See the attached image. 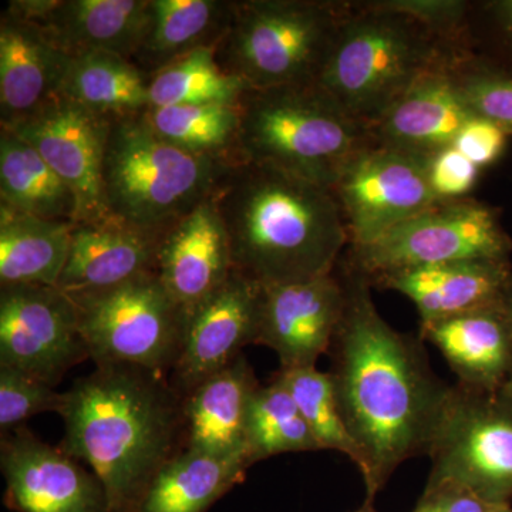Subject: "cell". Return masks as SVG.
<instances>
[{"label": "cell", "instance_id": "cell-1", "mask_svg": "<svg viewBox=\"0 0 512 512\" xmlns=\"http://www.w3.org/2000/svg\"><path fill=\"white\" fill-rule=\"evenodd\" d=\"M346 302L328 352L346 429L362 457L366 501L375 503L404 461L429 456L454 384L434 372L423 340L392 328L365 276L343 268Z\"/></svg>", "mask_w": 512, "mask_h": 512}, {"label": "cell", "instance_id": "cell-2", "mask_svg": "<svg viewBox=\"0 0 512 512\" xmlns=\"http://www.w3.org/2000/svg\"><path fill=\"white\" fill-rule=\"evenodd\" d=\"M60 450L104 485L110 512H141L160 471L184 450L183 397L168 376L96 366L64 392Z\"/></svg>", "mask_w": 512, "mask_h": 512}, {"label": "cell", "instance_id": "cell-3", "mask_svg": "<svg viewBox=\"0 0 512 512\" xmlns=\"http://www.w3.org/2000/svg\"><path fill=\"white\" fill-rule=\"evenodd\" d=\"M227 231L232 271L261 286L332 274L349 242L328 188L269 165H234L211 195Z\"/></svg>", "mask_w": 512, "mask_h": 512}, {"label": "cell", "instance_id": "cell-4", "mask_svg": "<svg viewBox=\"0 0 512 512\" xmlns=\"http://www.w3.org/2000/svg\"><path fill=\"white\" fill-rule=\"evenodd\" d=\"M241 153L332 191L349 164L373 144L369 128L315 83L247 89L238 100Z\"/></svg>", "mask_w": 512, "mask_h": 512}, {"label": "cell", "instance_id": "cell-5", "mask_svg": "<svg viewBox=\"0 0 512 512\" xmlns=\"http://www.w3.org/2000/svg\"><path fill=\"white\" fill-rule=\"evenodd\" d=\"M143 113L110 120L101 174L104 205L110 215L138 227L167 228L208 200L234 165L168 143Z\"/></svg>", "mask_w": 512, "mask_h": 512}, {"label": "cell", "instance_id": "cell-6", "mask_svg": "<svg viewBox=\"0 0 512 512\" xmlns=\"http://www.w3.org/2000/svg\"><path fill=\"white\" fill-rule=\"evenodd\" d=\"M439 67L430 30L367 6L362 15L340 20L316 84L369 128L394 100Z\"/></svg>", "mask_w": 512, "mask_h": 512}, {"label": "cell", "instance_id": "cell-7", "mask_svg": "<svg viewBox=\"0 0 512 512\" xmlns=\"http://www.w3.org/2000/svg\"><path fill=\"white\" fill-rule=\"evenodd\" d=\"M340 6L315 0H241L215 57L249 89L315 83L333 37Z\"/></svg>", "mask_w": 512, "mask_h": 512}, {"label": "cell", "instance_id": "cell-8", "mask_svg": "<svg viewBox=\"0 0 512 512\" xmlns=\"http://www.w3.org/2000/svg\"><path fill=\"white\" fill-rule=\"evenodd\" d=\"M67 295L96 366L143 367L170 377L183 345L187 312L156 272Z\"/></svg>", "mask_w": 512, "mask_h": 512}, {"label": "cell", "instance_id": "cell-9", "mask_svg": "<svg viewBox=\"0 0 512 512\" xmlns=\"http://www.w3.org/2000/svg\"><path fill=\"white\" fill-rule=\"evenodd\" d=\"M427 484L454 483L512 504V380L491 390L454 384L429 451Z\"/></svg>", "mask_w": 512, "mask_h": 512}, {"label": "cell", "instance_id": "cell-10", "mask_svg": "<svg viewBox=\"0 0 512 512\" xmlns=\"http://www.w3.org/2000/svg\"><path fill=\"white\" fill-rule=\"evenodd\" d=\"M512 241L497 212L477 201L443 200L382 238L352 248L345 269L379 276L461 261H510Z\"/></svg>", "mask_w": 512, "mask_h": 512}, {"label": "cell", "instance_id": "cell-11", "mask_svg": "<svg viewBox=\"0 0 512 512\" xmlns=\"http://www.w3.org/2000/svg\"><path fill=\"white\" fill-rule=\"evenodd\" d=\"M430 160L373 141L349 164L332 192L353 248L372 244L443 201L431 187Z\"/></svg>", "mask_w": 512, "mask_h": 512}, {"label": "cell", "instance_id": "cell-12", "mask_svg": "<svg viewBox=\"0 0 512 512\" xmlns=\"http://www.w3.org/2000/svg\"><path fill=\"white\" fill-rule=\"evenodd\" d=\"M90 359L76 309L56 286H0V366L56 387Z\"/></svg>", "mask_w": 512, "mask_h": 512}, {"label": "cell", "instance_id": "cell-13", "mask_svg": "<svg viewBox=\"0 0 512 512\" xmlns=\"http://www.w3.org/2000/svg\"><path fill=\"white\" fill-rule=\"evenodd\" d=\"M110 120L57 94L32 116L3 128L35 148L72 188L79 204L77 222H87L110 215L101 181Z\"/></svg>", "mask_w": 512, "mask_h": 512}, {"label": "cell", "instance_id": "cell-14", "mask_svg": "<svg viewBox=\"0 0 512 512\" xmlns=\"http://www.w3.org/2000/svg\"><path fill=\"white\" fill-rule=\"evenodd\" d=\"M0 468L3 503L15 512H110L109 498L96 474L76 458L52 447L25 426L2 434Z\"/></svg>", "mask_w": 512, "mask_h": 512}, {"label": "cell", "instance_id": "cell-15", "mask_svg": "<svg viewBox=\"0 0 512 512\" xmlns=\"http://www.w3.org/2000/svg\"><path fill=\"white\" fill-rule=\"evenodd\" d=\"M262 286L232 271L228 281L187 312L183 345L170 383L184 397L255 345Z\"/></svg>", "mask_w": 512, "mask_h": 512}, {"label": "cell", "instance_id": "cell-16", "mask_svg": "<svg viewBox=\"0 0 512 512\" xmlns=\"http://www.w3.org/2000/svg\"><path fill=\"white\" fill-rule=\"evenodd\" d=\"M338 269L301 284L262 286L255 345L274 350L281 367H315L328 355L345 309Z\"/></svg>", "mask_w": 512, "mask_h": 512}, {"label": "cell", "instance_id": "cell-17", "mask_svg": "<svg viewBox=\"0 0 512 512\" xmlns=\"http://www.w3.org/2000/svg\"><path fill=\"white\" fill-rule=\"evenodd\" d=\"M148 0H10L6 10L32 22L67 57L114 53L131 60Z\"/></svg>", "mask_w": 512, "mask_h": 512}, {"label": "cell", "instance_id": "cell-18", "mask_svg": "<svg viewBox=\"0 0 512 512\" xmlns=\"http://www.w3.org/2000/svg\"><path fill=\"white\" fill-rule=\"evenodd\" d=\"M473 117L458 77L439 67L394 100L370 124L369 133L380 146L433 158L454 147L458 134Z\"/></svg>", "mask_w": 512, "mask_h": 512}, {"label": "cell", "instance_id": "cell-19", "mask_svg": "<svg viewBox=\"0 0 512 512\" xmlns=\"http://www.w3.org/2000/svg\"><path fill=\"white\" fill-rule=\"evenodd\" d=\"M156 274L185 312L228 281L232 274L228 235L211 197L165 229Z\"/></svg>", "mask_w": 512, "mask_h": 512}, {"label": "cell", "instance_id": "cell-20", "mask_svg": "<svg viewBox=\"0 0 512 512\" xmlns=\"http://www.w3.org/2000/svg\"><path fill=\"white\" fill-rule=\"evenodd\" d=\"M167 228L138 227L114 215L76 222L57 288L66 293L92 291L156 272Z\"/></svg>", "mask_w": 512, "mask_h": 512}, {"label": "cell", "instance_id": "cell-21", "mask_svg": "<svg viewBox=\"0 0 512 512\" xmlns=\"http://www.w3.org/2000/svg\"><path fill=\"white\" fill-rule=\"evenodd\" d=\"M370 285L402 293L420 315V329L505 302L512 289L511 261H461L379 276Z\"/></svg>", "mask_w": 512, "mask_h": 512}, {"label": "cell", "instance_id": "cell-22", "mask_svg": "<svg viewBox=\"0 0 512 512\" xmlns=\"http://www.w3.org/2000/svg\"><path fill=\"white\" fill-rule=\"evenodd\" d=\"M420 338L439 349L457 383L491 390L512 379V319L507 299L420 329Z\"/></svg>", "mask_w": 512, "mask_h": 512}, {"label": "cell", "instance_id": "cell-23", "mask_svg": "<svg viewBox=\"0 0 512 512\" xmlns=\"http://www.w3.org/2000/svg\"><path fill=\"white\" fill-rule=\"evenodd\" d=\"M259 386L261 383L256 379L254 369L242 353L231 365L185 394L184 450L212 456L249 458V406Z\"/></svg>", "mask_w": 512, "mask_h": 512}, {"label": "cell", "instance_id": "cell-24", "mask_svg": "<svg viewBox=\"0 0 512 512\" xmlns=\"http://www.w3.org/2000/svg\"><path fill=\"white\" fill-rule=\"evenodd\" d=\"M67 56L29 20L0 18V127H12L59 94Z\"/></svg>", "mask_w": 512, "mask_h": 512}, {"label": "cell", "instance_id": "cell-25", "mask_svg": "<svg viewBox=\"0 0 512 512\" xmlns=\"http://www.w3.org/2000/svg\"><path fill=\"white\" fill-rule=\"evenodd\" d=\"M232 12L231 0H148L143 35L131 62L151 77L181 57L217 47Z\"/></svg>", "mask_w": 512, "mask_h": 512}, {"label": "cell", "instance_id": "cell-26", "mask_svg": "<svg viewBox=\"0 0 512 512\" xmlns=\"http://www.w3.org/2000/svg\"><path fill=\"white\" fill-rule=\"evenodd\" d=\"M76 222L42 220L0 202V286H56Z\"/></svg>", "mask_w": 512, "mask_h": 512}, {"label": "cell", "instance_id": "cell-27", "mask_svg": "<svg viewBox=\"0 0 512 512\" xmlns=\"http://www.w3.org/2000/svg\"><path fill=\"white\" fill-rule=\"evenodd\" d=\"M251 461L183 450L160 471L141 512H207L244 483Z\"/></svg>", "mask_w": 512, "mask_h": 512}, {"label": "cell", "instance_id": "cell-28", "mask_svg": "<svg viewBox=\"0 0 512 512\" xmlns=\"http://www.w3.org/2000/svg\"><path fill=\"white\" fill-rule=\"evenodd\" d=\"M0 202L42 220L77 222L76 195L45 158L0 127Z\"/></svg>", "mask_w": 512, "mask_h": 512}, {"label": "cell", "instance_id": "cell-29", "mask_svg": "<svg viewBox=\"0 0 512 512\" xmlns=\"http://www.w3.org/2000/svg\"><path fill=\"white\" fill-rule=\"evenodd\" d=\"M150 77L120 55L67 57L59 96L107 119L143 113L150 107Z\"/></svg>", "mask_w": 512, "mask_h": 512}, {"label": "cell", "instance_id": "cell-30", "mask_svg": "<svg viewBox=\"0 0 512 512\" xmlns=\"http://www.w3.org/2000/svg\"><path fill=\"white\" fill-rule=\"evenodd\" d=\"M143 116L154 133L181 150L228 165L245 161L238 103L148 107Z\"/></svg>", "mask_w": 512, "mask_h": 512}, {"label": "cell", "instance_id": "cell-31", "mask_svg": "<svg viewBox=\"0 0 512 512\" xmlns=\"http://www.w3.org/2000/svg\"><path fill=\"white\" fill-rule=\"evenodd\" d=\"M247 447L252 466L286 453L320 451L295 400L276 377L259 386L249 406Z\"/></svg>", "mask_w": 512, "mask_h": 512}, {"label": "cell", "instance_id": "cell-32", "mask_svg": "<svg viewBox=\"0 0 512 512\" xmlns=\"http://www.w3.org/2000/svg\"><path fill=\"white\" fill-rule=\"evenodd\" d=\"M247 84L229 76L215 57V47L200 49L153 74L148 83L150 107L235 104Z\"/></svg>", "mask_w": 512, "mask_h": 512}, {"label": "cell", "instance_id": "cell-33", "mask_svg": "<svg viewBox=\"0 0 512 512\" xmlns=\"http://www.w3.org/2000/svg\"><path fill=\"white\" fill-rule=\"evenodd\" d=\"M274 377L284 384L295 400L320 450L345 454L360 470L362 457L340 414L329 372H320L316 366L298 367L279 369Z\"/></svg>", "mask_w": 512, "mask_h": 512}, {"label": "cell", "instance_id": "cell-34", "mask_svg": "<svg viewBox=\"0 0 512 512\" xmlns=\"http://www.w3.org/2000/svg\"><path fill=\"white\" fill-rule=\"evenodd\" d=\"M64 393L19 370L0 366V431L2 434L25 426L40 413L62 409Z\"/></svg>", "mask_w": 512, "mask_h": 512}, {"label": "cell", "instance_id": "cell-35", "mask_svg": "<svg viewBox=\"0 0 512 512\" xmlns=\"http://www.w3.org/2000/svg\"><path fill=\"white\" fill-rule=\"evenodd\" d=\"M458 82L474 116L491 121L512 136V74L481 67L458 77Z\"/></svg>", "mask_w": 512, "mask_h": 512}, {"label": "cell", "instance_id": "cell-36", "mask_svg": "<svg viewBox=\"0 0 512 512\" xmlns=\"http://www.w3.org/2000/svg\"><path fill=\"white\" fill-rule=\"evenodd\" d=\"M369 8L402 15L433 32L456 28L463 22L468 6L458 0H384L370 3Z\"/></svg>", "mask_w": 512, "mask_h": 512}, {"label": "cell", "instance_id": "cell-37", "mask_svg": "<svg viewBox=\"0 0 512 512\" xmlns=\"http://www.w3.org/2000/svg\"><path fill=\"white\" fill-rule=\"evenodd\" d=\"M480 168L456 147L446 148L430 160V183L440 200H458L473 190Z\"/></svg>", "mask_w": 512, "mask_h": 512}, {"label": "cell", "instance_id": "cell-38", "mask_svg": "<svg viewBox=\"0 0 512 512\" xmlns=\"http://www.w3.org/2000/svg\"><path fill=\"white\" fill-rule=\"evenodd\" d=\"M507 134L491 121L473 117L458 134L454 147L478 168L494 164L503 156Z\"/></svg>", "mask_w": 512, "mask_h": 512}, {"label": "cell", "instance_id": "cell-39", "mask_svg": "<svg viewBox=\"0 0 512 512\" xmlns=\"http://www.w3.org/2000/svg\"><path fill=\"white\" fill-rule=\"evenodd\" d=\"M504 504H493L454 483L426 484L412 512H495Z\"/></svg>", "mask_w": 512, "mask_h": 512}, {"label": "cell", "instance_id": "cell-40", "mask_svg": "<svg viewBox=\"0 0 512 512\" xmlns=\"http://www.w3.org/2000/svg\"><path fill=\"white\" fill-rule=\"evenodd\" d=\"M490 9L505 43L512 49V0L491 3Z\"/></svg>", "mask_w": 512, "mask_h": 512}, {"label": "cell", "instance_id": "cell-41", "mask_svg": "<svg viewBox=\"0 0 512 512\" xmlns=\"http://www.w3.org/2000/svg\"><path fill=\"white\" fill-rule=\"evenodd\" d=\"M353 512H379L376 510L375 503L373 501H366L362 504V507L357 508L356 511Z\"/></svg>", "mask_w": 512, "mask_h": 512}, {"label": "cell", "instance_id": "cell-42", "mask_svg": "<svg viewBox=\"0 0 512 512\" xmlns=\"http://www.w3.org/2000/svg\"><path fill=\"white\" fill-rule=\"evenodd\" d=\"M495 512H512V504L501 505V507Z\"/></svg>", "mask_w": 512, "mask_h": 512}, {"label": "cell", "instance_id": "cell-43", "mask_svg": "<svg viewBox=\"0 0 512 512\" xmlns=\"http://www.w3.org/2000/svg\"><path fill=\"white\" fill-rule=\"evenodd\" d=\"M507 305H508V309H510L511 319H512V289H511L510 295H508V298H507Z\"/></svg>", "mask_w": 512, "mask_h": 512}]
</instances>
